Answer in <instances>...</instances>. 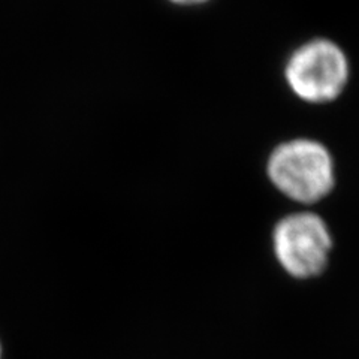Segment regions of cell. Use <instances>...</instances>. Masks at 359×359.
I'll return each mask as SVG.
<instances>
[{
	"instance_id": "6da1fadb",
	"label": "cell",
	"mask_w": 359,
	"mask_h": 359,
	"mask_svg": "<svg viewBox=\"0 0 359 359\" xmlns=\"http://www.w3.org/2000/svg\"><path fill=\"white\" fill-rule=\"evenodd\" d=\"M268 175L280 192L304 204L327 196L335 183L330 151L311 140L278 145L268 161Z\"/></svg>"
},
{
	"instance_id": "277c9868",
	"label": "cell",
	"mask_w": 359,
	"mask_h": 359,
	"mask_svg": "<svg viewBox=\"0 0 359 359\" xmlns=\"http://www.w3.org/2000/svg\"><path fill=\"white\" fill-rule=\"evenodd\" d=\"M174 4H180V5H194V4H202L207 2V0H171Z\"/></svg>"
},
{
	"instance_id": "7a4b0ae2",
	"label": "cell",
	"mask_w": 359,
	"mask_h": 359,
	"mask_svg": "<svg viewBox=\"0 0 359 359\" xmlns=\"http://www.w3.org/2000/svg\"><path fill=\"white\" fill-rule=\"evenodd\" d=\"M349 63L339 45L327 39L310 41L290 55L286 80L299 99L311 104L334 100L344 90Z\"/></svg>"
},
{
	"instance_id": "3957f363",
	"label": "cell",
	"mask_w": 359,
	"mask_h": 359,
	"mask_svg": "<svg viewBox=\"0 0 359 359\" xmlns=\"http://www.w3.org/2000/svg\"><path fill=\"white\" fill-rule=\"evenodd\" d=\"M273 241L280 265L297 278L319 276L332 247L328 226L313 212H297L280 220Z\"/></svg>"
}]
</instances>
